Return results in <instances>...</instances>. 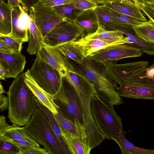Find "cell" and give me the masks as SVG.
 Wrapping results in <instances>:
<instances>
[{
  "label": "cell",
  "mask_w": 154,
  "mask_h": 154,
  "mask_svg": "<svg viewBox=\"0 0 154 154\" xmlns=\"http://www.w3.org/2000/svg\"><path fill=\"white\" fill-rule=\"evenodd\" d=\"M25 72L14 79L6 93L8 98V117L18 126L28 123L38 108L37 98L25 80Z\"/></svg>",
  "instance_id": "cell-1"
},
{
  "label": "cell",
  "mask_w": 154,
  "mask_h": 154,
  "mask_svg": "<svg viewBox=\"0 0 154 154\" xmlns=\"http://www.w3.org/2000/svg\"><path fill=\"white\" fill-rule=\"evenodd\" d=\"M75 67L93 84L96 93L103 101L112 106L124 103L117 92L118 86L108 75L103 64L86 57Z\"/></svg>",
  "instance_id": "cell-2"
},
{
  "label": "cell",
  "mask_w": 154,
  "mask_h": 154,
  "mask_svg": "<svg viewBox=\"0 0 154 154\" xmlns=\"http://www.w3.org/2000/svg\"><path fill=\"white\" fill-rule=\"evenodd\" d=\"M90 107L95 123L105 139L117 137L120 131L123 130L122 121L113 106L103 101L96 92L91 97Z\"/></svg>",
  "instance_id": "cell-3"
},
{
  "label": "cell",
  "mask_w": 154,
  "mask_h": 154,
  "mask_svg": "<svg viewBox=\"0 0 154 154\" xmlns=\"http://www.w3.org/2000/svg\"><path fill=\"white\" fill-rule=\"evenodd\" d=\"M25 131L49 154H64L51 128L48 117L38 106L30 120L24 127Z\"/></svg>",
  "instance_id": "cell-4"
},
{
  "label": "cell",
  "mask_w": 154,
  "mask_h": 154,
  "mask_svg": "<svg viewBox=\"0 0 154 154\" xmlns=\"http://www.w3.org/2000/svg\"><path fill=\"white\" fill-rule=\"evenodd\" d=\"M51 96L63 115L74 123L77 120L85 127L84 112L79 95L64 76L62 77L59 90Z\"/></svg>",
  "instance_id": "cell-5"
},
{
  "label": "cell",
  "mask_w": 154,
  "mask_h": 154,
  "mask_svg": "<svg viewBox=\"0 0 154 154\" xmlns=\"http://www.w3.org/2000/svg\"><path fill=\"white\" fill-rule=\"evenodd\" d=\"M116 84L119 95L122 97L136 99L154 100V79L145 75V71L137 72L117 80Z\"/></svg>",
  "instance_id": "cell-6"
},
{
  "label": "cell",
  "mask_w": 154,
  "mask_h": 154,
  "mask_svg": "<svg viewBox=\"0 0 154 154\" xmlns=\"http://www.w3.org/2000/svg\"><path fill=\"white\" fill-rule=\"evenodd\" d=\"M26 72L41 88L50 94H54L59 90L62 76L38 53L31 67Z\"/></svg>",
  "instance_id": "cell-7"
},
{
  "label": "cell",
  "mask_w": 154,
  "mask_h": 154,
  "mask_svg": "<svg viewBox=\"0 0 154 154\" xmlns=\"http://www.w3.org/2000/svg\"><path fill=\"white\" fill-rule=\"evenodd\" d=\"M84 35L83 29L75 22L66 20L55 27L42 39L49 47H56L76 40Z\"/></svg>",
  "instance_id": "cell-8"
},
{
  "label": "cell",
  "mask_w": 154,
  "mask_h": 154,
  "mask_svg": "<svg viewBox=\"0 0 154 154\" xmlns=\"http://www.w3.org/2000/svg\"><path fill=\"white\" fill-rule=\"evenodd\" d=\"M142 53L140 49L133 44L114 45L106 47L91 54L88 57L103 64L125 58L140 57Z\"/></svg>",
  "instance_id": "cell-9"
},
{
  "label": "cell",
  "mask_w": 154,
  "mask_h": 154,
  "mask_svg": "<svg viewBox=\"0 0 154 154\" xmlns=\"http://www.w3.org/2000/svg\"><path fill=\"white\" fill-rule=\"evenodd\" d=\"M29 11L30 17L41 32L42 39L57 25L66 20L57 14L52 8L39 2Z\"/></svg>",
  "instance_id": "cell-10"
},
{
  "label": "cell",
  "mask_w": 154,
  "mask_h": 154,
  "mask_svg": "<svg viewBox=\"0 0 154 154\" xmlns=\"http://www.w3.org/2000/svg\"><path fill=\"white\" fill-rule=\"evenodd\" d=\"M12 30L9 35L13 39L23 43L28 41V31L30 17L20 5L12 8Z\"/></svg>",
  "instance_id": "cell-11"
},
{
  "label": "cell",
  "mask_w": 154,
  "mask_h": 154,
  "mask_svg": "<svg viewBox=\"0 0 154 154\" xmlns=\"http://www.w3.org/2000/svg\"><path fill=\"white\" fill-rule=\"evenodd\" d=\"M37 53L40 57L58 70L62 76L72 64L55 47L46 45L42 39L39 41Z\"/></svg>",
  "instance_id": "cell-12"
},
{
  "label": "cell",
  "mask_w": 154,
  "mask_h": 154,
  "mask_svg": "<svg viewBox=\"0 0 154 154\" xmlns=\"http://www.w3.org/2000/svg\"><path fill=\"white\" fill-rule=\"evenodd\" d=\"M62 136L71 154H89L91 150L85 126L77 134L60 128Z\"/></svg>",
  "instance_id": "cell-13"
},
{
  "label": "cell",
  "mask_w": 154,
  "mask_h": 154,
  "mask_svg": "<svg viewBox=\"0 0 154 154\" xmlns=\"http://www.w3.org/2000/svg\"><path fill=\"white\" fill-rule=\"evenodd\" d=\"M103 27L107 30H118L122 32L126 38L128 44L136 45L140 49L142 53L154 55V44L146 42L138 36L132 26L112 22L106 24Z\"/></svg>",
  "instance_id": "cell-14"
},
{
  "label": "cell",
  "mask_w": 154,
  "mask_h": 154,
  "mask_svg": "<svg viewBox=\"0 0 154 154\" xmlns=\"http://www.w3.org/2000/svg\"><path fill=\"white\" fill-rule=\"evenodd\" d=\"M26 62L25 57L21 52H0V65L5 70L6 78H16L23 72Z\"/></svg>",
  "instance_id": "cell-15"
},
{
  "label": "cell",
  "mask_w": 154,
  "mask_h": 154,
  "mask_svg": "<svg viewBox=\"0 0 154 154\" xmlns=\"http://www.w3.org/2000/svg\"><path fill=\"white\" fill-rule=\"evenodd\" d=\"M71 42L79 48L85 57L106 47L114 45L127 44V43L125 37L120 40L111 43L97 39H86L83 37Z\"/></svg>",
  "instance_id": "cell-16"
},
{
  "label": "cell",
  "mask_w": 154,
  "mask_h": 154,
  "mask_svg": "<svg viewBox=\"0 0 154 154\" xmlns=\"http://www.w3.org/2000/svg\"><path fill=\"white\" fill-rule=\"evenodd\" d=\"M105 5L116 11L139 20L143 22L147 21L137 3L134 4L122 0H116L109 2Z\"/></svg>",
  "instance_id": "cell-17"
},
{
  "label": "cell",
  "mask_w": 154,
  "mask_h": 154,
  "mask_svg": "<svg viewBox=\"0 0 154 154\" xmlns=\"http://www.w3.org/2000/svg\"><path fill=\"white\" fill-rule=\"evenodd\" d=\"M25 73V82L37 99L53 114L57 113V109L59 108L54 103L51 95L41 88L32 79L26 71Z\"/></svg>",
  "instance_id": "cell-18"
},
{
  "label": "cell",
  "mask_w": 154,
  "mask_h": 154,
  "mask_svg": "<svg viewBox=\"0 0 154 154\" xmlns=\"http://www.w3.org/2000/svg\"><path fill=\"white\" fill-rule=\"evenodd\" d=\"M75 22L83 29V36L94 33L99 27L94 9L82 11Z\"/></svg>",
  "instance_id": "cell-19"
},
{
  "label": "cell",
  "mask_w": 154,
  "mask_h": 154,
  "mask_svg": "<svg viewBox=\"0 0 154 154\" xmlns=\"http://www.w3.org/2000/svg\"><path fill=\"white\" fill-rule=\"evenodd\" d=\"M124 37L123 33L119 30H107L103 27L99 26L98 29L94 33L81 37L86 39H97L111 43L120 40Z\"/></svg>",
  "instance_id": "cell-20"
},
{
  "label": "cell",
  "mask_w": 154,
  "mask_h": 154,
  "mask_svg": "<svg viewBox=\"0 0 154 154\" xmlns=\"http://www.w3.org/2000/svg\"><path fill=\"white\" fill-rule=\"evenodd\" d=\"M112 140L119 146L123 154H154V149L139 148L129 142L125 138L122 130L120 131L118 136Z\"/></svg>",
  "instance_id": "cell-21"
},
{
  "label": "cell",
  "mask_w": 154,
  "mask_h": 154,
  "mask_svg": "<svg viewBox=\"0 0 154 154\" xmlns=\"http://www.w3.org/2000/svg\"><path fill=\"white\" fill-rule=\"evenodd\" d=\"M12 21L11 9L3 0H0V35L10 34Z\"/></svg>",
  "instance_id": "cell-22"
},
{
  "label": "cell",
  "mask_w": 154,
  "mask_h": 154,
  "mask_svg": "<svg viewBox=\"0 0 154 154\" xmlns=\"http://www.w3.org/2000/svg\"><path fill=\"white\" fill-rule=\"evenodd\" d=\"M37 100L38 106L42 109L46 114L52 131L61 146L64 154H71L62 136L60 128L53 113L44 106L37 98Z\"/></svg>",
  "instance_id": "cell-23"
},
{
  "label": "cell",
  "mask_w": 154,
  "mask_h": 154,
  "mask_svg": "<svg viewBox=\"0 0 154 154\" xmlns=\"http://www.w3.org/2000/svg\"><path fill=\"white\" fill-rule=\"evenodd\" d=\"M67 59L81 64L86 58L79 48L71 42H67L55 47Z\"/></svg>",
  "instance_id": "cell-24"
},
{
  "label": "cell",
  "mask_w": 154,
  "mask_h": 154,
  "mask_svg": "<svg viewBox=\"0 0 154 154\" xmlns=\"http://www.w3.org/2000/svg\"><path fill=\"white\" fill-rule=\"evenodd\" d=\"M30 17V21L28 31L29 43L26 51L29 54L33 55L37 53L39 41L43 38L41 33L34 21Z\"/></svg>",
  "instance_id": "cell-25"
},
{
  "label": "cell",
  "mask_w": 154,
  "mask_h": 154,
  "mask_svg": "<svg viewBox=\"0 0 154 154\" xmlns=\"http://www.w3.org/2000/svg\"><path fill=\"white\" fill-rule=\"evenodd\" d=\"M0 135H2L11 140L26 141L34 143H38L25 131L24 127H20L14 124L10 125Z\"/></svg>",
  "instance_id": "cell-26"
},
{
  "label": "cell",
  "mask_w": 154,
  "mask_h": 154,
  "mask_svg": "<svg viewBox=\"0 0 154 154\" xmlns=\"http://www.w3.org/2000/svg\"><path fill=\"white\" fill-rule=\"evenodd\" d=\"M52 8L60 17L74 22L78 15L83 11L75 7L71 2L54 6Z\"/></svg>",
  "instance_id": "cell-27"
},
{
  "label": "cell",
  "mask_w": 154,
  "mask_h": 154,
  "mask_svg": "<svg viewBox=\"0 0 154 154\" xmlns=\"http://www.w3.org/2000/svg\"><path fill=\"white\" fill-rule=\"evenodd\" d=\"M57 110L58 113L54 115L60 128L67 130L72 133L77 134L85 126L76 119H75V123L73 122L63 115L58 108Z\"/></svg>",
  "instance_id": "cell-28"
},
{
  "label": "cell",
  "mask_w": 154,
  "mask_h": 154,
  "mask_svg": "<svg viewBox=\"0 0 154 154\" xmlns=\"http://www.w3.org/2000/svg\"><path fill=\"white\" fill-rule=\"evenodd\" d=\"M136 35L144 41L154 44V24L149 21L132 26Z\"/></svg>",
  "instance_id": "cell-29"
},
{
  "label": "cell",
  "mask_w": 154,
  "mask_h": 154,
  "mask_svg": "<svg viewBox=\"0 0 154 154\" xmlns=\"http://www.w3.org/2000/svg\"><path fill=\"white\" fill-rule=\"evenodd\" d=\"M98 26L103 27L106 24L112 22L109 8L105 5H98L94 9Z\"/></svg>",
  "instance_id": "cell-30"
},
{
  "label": "cell",
  "mask_w": 154,
  "mask_h": 154,
  "mask_svg": "<svg viewBox=\"0 0 154 154\" xmlns=\"http://www.w3.org/2000/svg\"><path fill=\"white\" fill-rule=\"evenodd\" d=\"M109 9L112 16L113 23L134 26L143 24L146 22L139 20L129 16L116 11L110 8Z\"/></svg>",
  "instance_id": "cell-31"
},
{
  "label": "cell",
  "mask_w": 154,
  "mask_h": 154,
  "mask_svg": "<svg viewBox=\"0 0 154 154\" xmlns=\"http://www.w3.org/2000/svg\"><path fill=\"white\" fill-rule=\"evenodd\" d=\"M19 145L2 135H0V154H19Z\"/></svg>",
  "instance_id": "cell-32"
},
{
  "label": "cell",
  "mask_w": 154,
  "mask_h": 154,
  "mask_svg": "<svg viewBox=\"0 0 154 154\" xmlns=\"http://www.w3.org/2000/svg\"><path fill=\"white\" fill-rule=\"evenodd\" d=\"M71 3L75 7L82 11L94 9L98 5L90 0H72Z\"/></svg>",
  "instance_id": "cell-33"
},
{
  "label": "cell",
  "mask_w": 154,
  "mask_h": 154,
  "mask_svg": "<svg viewBox=\"0 0 154 154\" xmlns=\"http://www.w3.org/2000/svg\"><path fill=\"white\" fill-rule=\"evenodd\" d=\"M0 40L4 42L15 51L21 52L23 43L13 39L9 35H0Z\"/></svg>",
  "instance_id": "cell-34"
},
{
  "label": "cell",
  "mask_w": 154,
  "mask_h": 154,
  "mask_svg": "<svg viewBox=\"0 0 154 154\" xmlns=\"http://www.w3.org/2000/svg\"><path fill=\"white\" fill-rule=\"evenodd\" d=\"M18 145L20 149L19 154H49V152L45 148L40 147H34Z\"/></svg>",
  "instance_id": "cell-35"
},
{
  "label": "cell",
  "mask_w": 154,
  "mask_h": 154,
  "mask_svg": "<svg viewBox=\"0 0 154 154\" xmlns=\"http://www.w3.org/2000/svg\"><path fill=\"white\" fill-rule=\"evenodd\" d=\"M140 10L143 12L149 19V21L154 24V7L151 5L136 3Z\"/></svg>",
  "instance_id": "cell-36"
},
{
  "label": "cell",
  "mask_w": 154,
  "mask_h": 154,
  "mask_svg": "<svg viewBox=\"0 0 154 154\" xmlns=\"http://www.w3.org/2000/svg\"><path fill=\"white\" fill-rule=\"evenodd\" d=\"M72 0H38V2L45 6L52 7L70 3Z\"/></svg>",
  "instance_id": "cell-37"
},
{
  "label": "cell",
  "mask_w": 154,
  "mask_h": 154,
  "mask_svg": "<svg viewBox=\"0 0 154 154\" xmlns=\"http://www.w3.org/2000/svg\"><path fill=\"white\" fill-rule=\"evenodd\" d=\"M9 106L8 97H6L3 93H0V111L3 112L8 108Z\"/></svg>",
  "instance_id": "cell-38"
},
{
  "label": "cell",
  "mask_w": 154,
  "mask_h": 154,
  "mask_svg": "<svg viewBox=\"0 0 154 154\" xmlns=\"http://www.w3.org/2000/svg\"><path fill=\"white\" fill-rule=\"evenodd\" d=\"M7 4L11 8L13 7L20 5H21L24 10L27 12L28 11L22 0H8Z\"/></svg>",
  "instance_id": "cell-39"
},
{
  "label": "cell",
  "mask_w": 154,
  "mask_h": 154,
  "mask_svg": "<svg viewBox=\"0 0 154 154\" xmlns=\"http://www.w3.org/2000/svg\"><path fill=\"white\" fill-rule=\"evenodd\" d=\"M14 51H17L11 48L4 42L0 40V52L10 53Z\"/></svg>",
  "instance_id": "cell-40"
},
{
  "label": "cell",
  "mask_w": 154,
  "mask_h": 154,
  "mask_svg": "<svg viewBox=\"0 0 154 154\" xmlns=\"http://www.w3.org/2000/svg\"><path fill=\"white\" fill-rule=\"evenodd\" d=\"M10 126L6 121L5 117L2 115L0 116V135H2L5 130Z\"/></svg>",
  "instance_id": "cell-41"
},
{
  "label": "cell",
  "mask_w": 154,
  "mask_h": 154,
  "mask_svg": "<svg viewBox=\"0 0 154 154\" xmlns=\"http://www.w3.org/2000/svg\"><path fill=\"white\" fill-rule=\"evenodd\" d=\"M29 11L31 8L38 2V0H22Z\"/></svg>",
  "instance_id": "cell-42"
},
{
  "label": "cell",
  "mask_w": 154,
  "mask_h": 154,
  "mask_svg": "<svg viewBox=\"0 0 154 154\" xmlns=\"http://www.w3.org/2000/svg\"><path fill=\"white\" fill-rule=\"evenodd\" d=\"M145 75L149 79H154V66H151L146 69Z\"/></svg>",
  "instance_id": "cell-43"
},
{
  "label": "cell",
  "mask_w": 154,
  "mask_h": 154,
  "mask_svg": "<svg viewBox=\"0 0 154 154\" xmlns=\"http://www.w3.org/2000/svg\"><path fill=\"white\" fill-rule=\"evenodd\" d=\"M6 73L5 69L3 67L0 65V78L1 80H5V78Z\"/></svg>",
  "instance_id": "cell-44"
},
{
  "label": "cell",
  "mask_w": 154,
  "mask_h": 154,
  "mask_svg": "<svg viewBox=\"0 0 154 154\" xmlns=\"http://www.w3.org/2000/svg\"><path fill=\"white\" fill-rule=\"evenodd\" d=\"M141 3L152 5H154V0H141Z\"/></svg>",
  "instance_id": "cell-45"
},
{
  "label": "cell",
  "mask_w": 154,
  "mask_h": 154,
  "mask_svg": "<svg viewBox=\"0 0 154 154\" xmlns=\"http://www.w3.org/2000/svg\"><path fill=\"white\" fill-rule=\"evenodd\" d=\"M96 3L97 4L104 5L108 2L106 0H90Z\"/></svg>",
  "instance_id": "cell-46"
},
{
  "label": "cell",
  "mask_w": 154,
  "mask_h": 154,
  "mask_svg": "<svg viewBox=\"0 0 154 154\" xmlns=\"http://www.w3.org/2000/svg\"><path fill=\"white\" fill-rule=\"evenodd\" d=\"M0 93H5V91L3 88L2 85L1 84V82L0 83Z\"/></svg>",
  "instance_id": "cell-47"
},
{
  "label": "cell",
  "mask_w": 154,
  "mask_h": 154,
  "mask_svg": "<svg viewBox=\"0 0 154 154\" xmlns=\"http://www.w3.org/2000/svg\"><path fill=\"white\" fill-rule=\"evenodd\" d=\"M125 2L131 3L134 4H136L137 3L133 0H122Z\"/></svg>",
  "instance_id": "cell-48"
},
{
  "label": "cell",
  "mask_w": 154,
  "mask_h": 154,
  "mask_svg": "<svg viewBox=\"0 0 154 154\" xmlns=\"http://www.w3.org/2000/svg\"><path fill=\"white\" fill-rule=\"evenodd\" d=\"M136 3L137 2H140L141 3V0H133Z\"/></svg>",
  "instance_id": "cell-49"
},
{
  "label": "cell",
  "mask_w": 154,
  "mask_h": 154,
  "mask_svg": "<svg viewBox=\"0 0 154 154\" xmlns=\"http://www.w3.org/2000/svg\"><path fill=\"white\" fill-rule=\"evenodd\" d=\"M106 0L109 2H110V1H115V0Z\"/></svg>",
  "instance_id": "cell-50"
},
{
  "label": "cell",
  "mask_w": 154,
  "mask_h": 154,
  "mask_svg": "<svg viewBox=\"0 0 154 154\" xmlns=\"http://www.w3.org/2000/svg\"><path fill=\"white\" fill-rule=\"evenodd\" d=\"M152 6L153 7H154V5H152Z\"/></svg>",
  "instance_id": "cell-51"
}]
</instances>
